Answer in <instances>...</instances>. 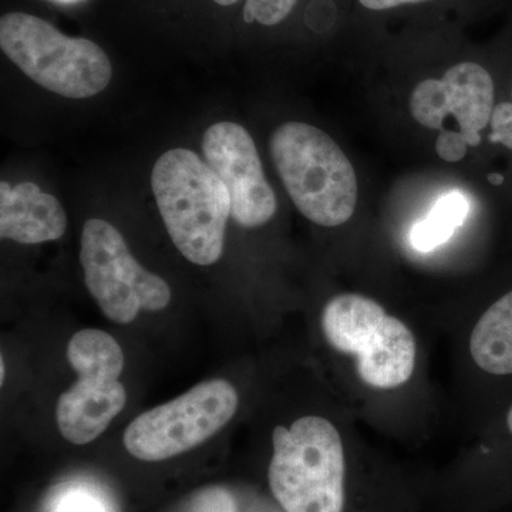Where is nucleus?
<instances>
[{
	"label": "nucleus",
	"mask_w": 512,
	"mask_h": 512,
	"mask_svg": "<svg viewBox=\"0 0 512 512\" xmlns=\"http://www.w3.org/2000/svg\"><path fill=\"white\" fill-rule=\"evenodd\" d=\"M493 111V79L477 63H458L440 80L427 79L417 84L410 96V113L417 123L443 131L444 121L453 116L468 147L481 143V130L491 123Z\"/></svg>",
	"instance_id": "10"
},
{
	"label": "nucleus",
	"mask_w": 512,
	"mask_h": 512,
	"mask_svg": "<svg viewBox=\"0 0 512 512\" xmlns=\"http://www.w3.org/2000/svg\"><path fill=\"white\" fill-rule=\"evenodd\" d=\"M359 2L370 10H387L403 5H412V3L426 2V0H359Z\"/></svg>",
	"instance_id": "19"
},
{
	"label": "nucleus",
	"mask_w": 512,
	"mask_h": 512,
	"mask_svg": "<svg viewBox=\"0 0 512 512\" xmlns=\"http://www.w3.org/2000/svg\"><path fill=\"white\" fill-rule=\"evenodd\" d=\"M80 262L87 289L111 322L126 325L140 311L170 305V286L138 264L123 235L107 221L93 218L84 224Z\"/></svg>",
	"instance_id": "8"
},
{
	"label": "nucleus",
	"mask_w": 512,
	"mask_h": 512,
	"mask_svg": "<svg viewBox=\"0 0 512 512\" xmlns=\"http://www.w3.org/2000/svg\"><path fill=\"white\" fill-rule=\"evenodd\" d=\"M468 144L456 131H443L436 141V150L440 158L448 163H457L467 154Z\"/></svg>",
	"instance_id": "17"
},
{
	"label": "nucleus",
	"mask_w": 512,
	"mask_h": 512,
	"mask_svg": "<svg viewBox=\"0 0 512 512\" xmlns=\"http://www.w3.org/2000/svg\"><path fill=\"white\" fill-rule=\"evenodd\" d=\"M470 202L460 191L441 195L423 221L410 232V242L420 252H431L446 244L458 227L467 220Z\"/></svg>",
	"instance_id": "13"
},
{
	"label": "nucleus",
	"mask_w": 512,
	"mask_h": 512,
	"mask_svg": "<svg viewBox=\"0 0 512 512\" xmlns=\"http://www.w3.org/2000/svg\"><path fill=\"white\" fill-rule=\"evenodd\" d=\"M490 140L512 150V100L497 104L491 117Z\"/></svg>",
	"instance_id": "16"
},
{
	"label": "nucleus",
	"mask_w": 512,
	"mask_h": 512,
	"mask_svg": "<svg viewBox=\"0 0 512 512\" xmlns=\"http://www.w3.org/2000/svg\"><path fill=\"white\" fill-rule=\"evenodd\" d=\"M178 512H237V503L225 488L207 487L192 494Z\"/></svg>",
	"instance_id": "15"
},
{
	"label": "nucleus",
	"mask_w": 512,
	"mask_h": 512,
	"mask_svg": "<svg viewBox=\"0 0 512 512\" xmlns=\"http://www.w3.org/2000/svg\"><path fill=\"white\" fill-rule=\"evenodd\" d=\"M67 359L77 382L60 396L57 426L64 439L83 446L100 437L126 406V387L120 382L124 355L109 333L84 329L70 340Z\"/></svg>",
	"instance_id": "6"
},
{
	"label": "nucleus",
	"mask_w": 512,
	"mask_h": 512,
	"mask_svg": "<svg viewBox=\"0 0 512 512\" xmlns=\"http://www.w3.org/2000/svg\"><path fill=\"white\" fill-rule=\"evenodd\" d=\"M322 330L333 349L356 356L357 373L367 386L394 389L412 377L417 353L412 330L373 299L356 293L330 299Z\"/></svg>",
	"instance_id": "5"
},
{
	"label": "nucleus",
	"mask_w": 512,
	"mask_h": 512,
	"mask_svg": "<svg viewBox=\"0 0 512 512\" xmlns=\"http://www.w3.org/2000/svg\"><path fill=\"white\" fill-rule=\"evenodd\" d=\"M269 487L286 512H342L345 451L329 420L306 416L272 434Z\"/></svg>",
	"instance_id": "3"
},
{
	"label": "nucleus",
	"mask_w": 512,
	"mask_h": 512,
	"mask_svg": "<svg viewBox=\"0 0 512 512\" xmlns=\"http://www.w3.org/2000/svg\"><path fill=\"white\" fill-rule=\"evenodd\" d=\"M0 47L29 79L67 99H89L109 86V56L92 40L63 35L52 23L23 12L0 19Z\"/></svg>",
	"instance_id": "4"
},
{
	"label": "nucleus",
	"mask_w": 512,
	"mask_h": 512,
	"mask_svg": "<svg viewBox=\"0 0 512 512\" xmlns=\"http://www.w3.org/2000/svg\"><path fill=\"white\" fill-rule=\"evenodd\" d=\"M490 180H495L494 184L503 183V177H501V175H491Z\"/></svg>",
	"instance_id": "22"
},
{
	"label": "nucleus",
	"mask_w": 512,
	"mask_h": 512,
	"mask_svg": "<svg viewBox=\"0 0 512 512\" xmlns=\"http://www.w3.org/2000/svg\"><path fill=\"white\" fill-rule=\"evenodd\" d=\"M0 380H2V383L5 380V362H3V359L0 362Z\"/></svg>",
	"instance_id": "21"
},
{
	"label": "nucleus",
	"mask_w": 512,
	"mask_h": 512,
	"mask_svg": "<svg viewBox=\"0 0 512 512\" xmlns=\"http://www.w3.org/2000/svg\"><path fill=\"white\" fill-rule=\"evenodd\" d=\"M474 362L491 375H512V291L491 305L470 339Z\"/></svg>",
	"instance_id": "12"
},
{
	"label": "nucleus",
	"mask_w": 512,
	"mask_h": 512,
	"mask_svg": "<svg viewBox=\"0 0 512 512\" xmlns=\"http://www.w3.org/2000/svg\"><path fill=\"white\" fill-rule=\"evenodd\" d=\"M272 160L303 217L320 227H339L355 214L357 178L342 148L319 128L282 124L271 137Z\"/></svg>",
	"instance_id": "2"
},
{
	"label": "nucleus",
	"mask_w": 512,
	"mask_h": 512,
	"mask_svg": "<svg viewBox=\"0 0 512 512\" xmlns=\"http://www.w3.org/2000/svg\"><path fill=\"white\" fill-rule=\"evenodd\" d=\"M67 217L62 204L35 183L15 188L0 183V237L19 244L35 245L62 238Z\"/></svg>",
	"instance_id": "11"
},
{
	"label": "nucleus",
	"mask_w": 512,
	"mask_h": 512,
	"mask_svg": "<svg viewBox=\"0 0 512 512\" xmlns=\"http://www.w3.org/2000/svg\"><path fill=\"white\" fill-rule=\"evenodd\" d=\"M507 424H508V429H510V431L512 433V406H511L510 412H508Z\"/></svg>",
	"instance_id": "23"
},
{
	"label": "nucleus",
	"mask_w": 512,
	"mask_h": 512,
	"mask_svg": "<svg viewBox=\"0 0 512 512\" xmlns=\"http://www.w3.org/2000/svg\"><path fill=\"white\" fill-rule=\"evenodd\" d=\"M56 512H106L103 505L92 495L77 491L64 497Z\"/></svg>",
	"instance_id": "18"
},
{
	"label": "nucleus",
	"mask_w": 512,
	"mask_h": 512,
	"mask_svg": "<svg viewBox=\"0 0 512 512\" xmlns=\"http://www.w3.org/2000/svg\"><path fill=\"white\" fill-rule=\"evenodd\" d=\"M296 2L298 0H247L244 8L245 22H258L264 26L279 25L288 18Z\"/></svg>",
	"instance_id": "14"
},
{
	"label": "nucleus",
	"mask_w": 512,
	"mask_h": 512,
	"mask_svg": "<svg viewBox=\"0 0 512 512\" xmlns=\"http://www.w3.org/2000/svg\"><path fill=\"white\" fill-rule=\"evenodd\" d=\"M238 393L224 379L197 384L171 402L141 413L124 431L131 456L148 463L168 460L201 446L235 416Z\"/></svg>",
	"instance_id": "7"
},
{
	"label": "nucleus",
	"mask_w": 512,
	"mask_h": 512,
	"mask_svg": "<svg viewBox=\"0 0 512 512\" xmlns=\"http://www.w3.org/2000/svg\"><path fill=\"white\" fill-rule=\"evenodd\" d=\"M214 2L220 6H231L234 5V3L239 2V0H214Z\"/></svg>",
	"instance_id": "20"
},
{
	"label": "nucleus",
	"mask_w": 512,
	"mask_h": 512,
	"mask_svg": "<svg viewBox=\"0 0 512 512\" xmlns=\"http://www.w3.org/2000/svg\"><path fill=\"white\" fill-rule=\"evenodd\" d=\"M151 187L178 251L192 264H215L224 251L231 197L207 161L187 148H173L154 165Z\"/></svg>",
	"instance_id": "1"
},
{
	"label": "nucleus",
	"mask_w": 512,
	"mask_h": 512,
	"mask_svg": "<svg viewBox=\"0 0 512 512\" xmlns=\"http://www.w3.org/2000/svg\"><path fill=\"white\" fill-rule=\"evenodd\" d=\"M205 160L231 197V217L241 227L256 228L274 218L278 202L266 181L251 134L237 123L214 124L202 138Z\"/></svg>",
	"instance_id": "9"
}]
</instances>
